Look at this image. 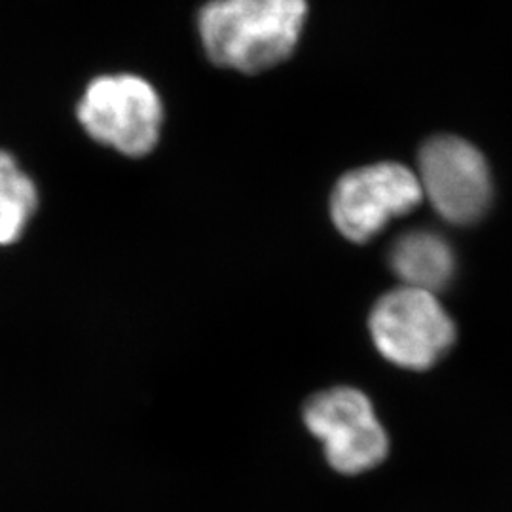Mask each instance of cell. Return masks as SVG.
<instances>
[{
    "label": "cell",
    "mask_w": 512,
    "mask_h": 512,
    "mask_svg": "<svg viewBox=\"0 0 512 512\" xmlns=\"http://www.w3.org/2000/svg\"><path fill=\"white\" fill-rule=\"evenodd\" d=\"M306 18V0H211L198 14V31L215 65L258 74L294 54Z\"/></svg>",
    "instance_id": "6da1fadb"
},
{
    "label": "cell",
    "mask_w": 512,
    "mask_h": 512,
    "mask_svg": "<svg viewBox=\"0 0 512 512\" xmlns=\"http://www.w3.org/2000/svg\"><path fill=\"white\" fill-rule=\"evenodd\" d=\"M76 118L88 137L126 158H145L164 129V101L137 74H105L86 86Z\"/></svg>",
    "instance_id": "7a4b0ae2"
},
{
    "label": "cell",
    "mask_w": 512,
    "mask_h": 512,
    "mask_svg": "<svg viewBox=\"0 0 512 512\" xmlns=\"http://www.w3.org/2000/svg\"><path fill=\"white\" fill-rule=\"evenodd\" d=\"M368 329L387 361L410 370L435 365L456 340V329L437 296L414 287L384 294L368 319Z\"/></svg>",
    "instance_id": "3957f363"
},
{
    "label": "cell",
    "mask_w": 512,
    "mask_h": 512,
    "mask_svg": "<svg viewBox=\"0 0 512 512\" xmlns=\"http://www.w3.org/2000/svg\"><path fill=\"white\" fill-rule=\"evenodd\" d=\"M302 418L323 442L325 458L340 475H361L378 467L389 452V439L372 403L355 387H330L304 404Z\"/></svg>",
    "instance_id": "277c9868"
},
{
    "label": "cell",
    "mask_w": 512,
    "mask_h": 512,
    "mask_svg": "<svg viewBox=\"0 0 512 512\" xmlns=\"http://www.w3.org/2000/svg\"><path fill=\"white\" fill-rule=\"evenodd\" d=\"M423 198L418 175L401 164L366 165L346 173L332 190L330 217L355 243L378 236L389 220L406 215Z\"/></svg>",
    "instance_id": "5b68a950"
},
{
    "label": "cell",
    "mask_w": 512,
    "mask_h": 512,
    "mask_svg": "<svg viewBox=\"0 0 512 512\" xmlns=\"http://www.w3.org/2000/svg\"><path fill=\"white\" fill-rule=\"evenodd\" d=\"M421 192L440 217L452 224H471L492 202V179L484 156L471 143L442 135L420 152Z\"/></svg>",
    "instance_id": "8992f818"
},
{
    "label": "cell",
    "mask_w": 512,
    "mask_h": 512,
    "mask_svg": "<svg viewBox=\"0 0 512 512\" xmlns=\"http://www.w3.org/2000/svg\"><path fill=\"white\" fill-rule=\"evenodd\" d=\"M389 266L404 281V287L435 294L452 281L456 258L448 241L439 234L414 230L393 243Z\"/></svg>",
    "instance_id": "52a82bcc"
},
{
    "label": "cell",
    "mask_w": 512,
    "mask_h": 512,
    "mask_svg": "<svg viewBox=\"0 0 512 512\" xmlns=\"http://www.w3.org/2000/svg\"><path fill=\"white\" fill-rule=\"evenodd\" d=\"M40 205L38 186L8 150H0V245H12L25 234Z\"/></svg>",
    "instance_id": "ba28073f"
}]
</instances>
